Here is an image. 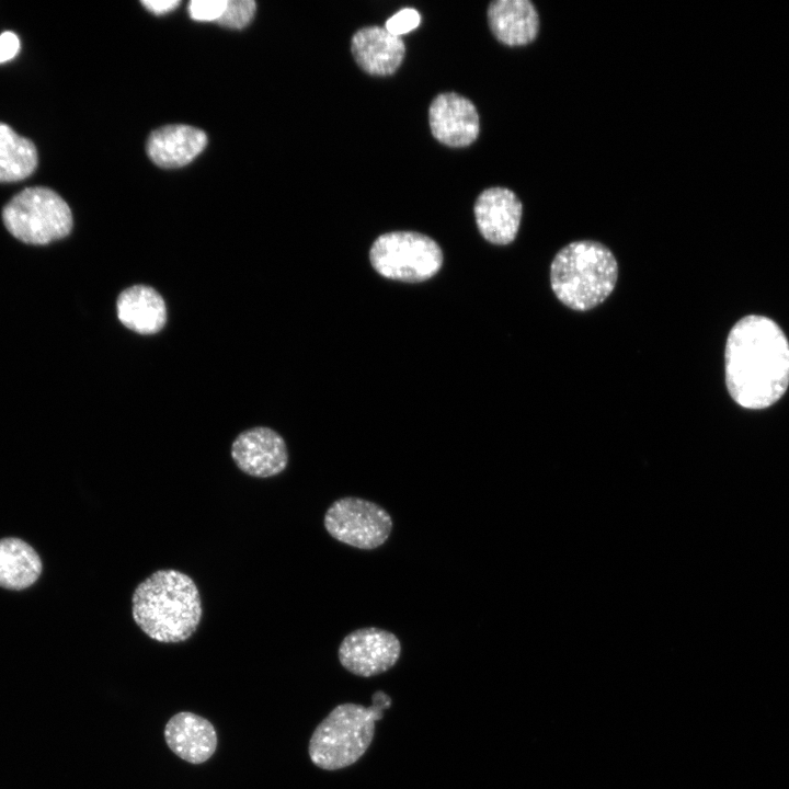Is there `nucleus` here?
Wrapping results in <instances>:
<instances>
[{
  "mask_svg": "<svg viewBox=\"0 0 789 789\" xmlns=\"http://www.w3.org/2000/svg\"><path fill=\"white\" fill-rule=\"evenodd\" d=\"M725 384L731 398L746 409L778 401L789 384V343L779 325L750 315L730 330L725 344Z\"/></svg>",
  "mask_w": 789,
  "mask_h": 789,
  "instance_id": "1",
  "label": "nucleus"
},
{
  "mask_svg": "<svg viewBox=\"0 0 789 789\" xmlns=\"http://www.w3.org/2000/svg\"><path fill=\"white\" fill-rule=\"evenodd\" d=\"M135 624L150 639L180 643L197 630L203 606L198 587L184 572L161 569L140 582L132 595Z\"/></svg>",
  "mask_w": 789,
  "mask_h": 789,
  "instance_id": "2",
  "label": "nucleus"
},
{
  "mask_svg": "<svg viewBox=\"0 0 789 789\" xmlns=\"http://www.w3.org/2000/svg\"><path fill=\"white\" fill-rule=\"evenodd\" d=\"M618 264L613 252L594 240L563 247L550 265V284L567 307L586 311L601 305L614 290Z\"/></svg>",
  "mask_w": 789,
  "mask_h": 789,
  "instance_id": "3",
  "label": "nucleus"
},
{
  "mask_svg": "<svg viewBox=\"0 0 789 789\" xmlns=\"http://www.w3.org/2000/svg\"><path fill=\"white\" fill-rule=\"evenodd\" d=\"M390 704L388 695L376 691L369 707L354 702L336 706L316 727L309 740L308 754L313 765L338 770L356 763L374 739L375 722L382 718Z\"/></svg>",
  "mask_w": 789,
  "mask_h": 789,
  "instance_id": "4",
  "label": "nucleus"
},
{
  "mask_svg": "<svg viewBox=\"0 0 789 789\" xmlns=\"http://www.w3.org/2000/svg\"><path fill=\"white\" fill-rule=\"evenodd\" d=\"M2 220L14 238L39 245L67 237L73 224L68 204L44 186L27 187L13 196L2 210Z\"/></svg>",
  "mask_w": 789,
  "mask_h": 789,
  "instance_id": "5",
  "label": "nucleus"
},
{
  "mask_svg": "<svg viewBox=\"0 0 789 789\" xmlns=\"http://www.w3.org/2000/svg\"><path fill=\"white\" fill-rule=\"evenodd\" d=\"M373 267L382 276L422 282L443 264V252L430 237L415 231H391L377 237L369 251Z\"/></svg>",
  "mask_w": 789,
  "mask_h": 789,
  "instance_id": "6",
  "label": "nucleus"
},
{
  "mask_svg": "<svg viewBox=\"0 0 789 789\" xmlns=\"http://www.w3.org/2000/svg\"><path fill=\"white\" fill-rule=\"evenodd\" d=\"M323 523L334 539L364 550L381 546L392 529L391 516L384 507L354 496L334 501L328 508Z\"/></svg>",
  "mask_w": 789,
  "mask_h": 789,
  "instance_id": "7",
  "label": "nucleus"
},
{
  "mask_svg": "<svg viewBox=\"0 0 789 789\" xmlns=\"http://www.w3.org/2000/svg\"><path fill=\"white\" fill-rule=\"evenodd\" d=\"M401 644L390 631L367 627L348 633L341 642V665L354 675L369 677L390 670L398 662Z\"/></svg>",
  "mask_w": 789,
  "mask_h": 789,
  "instance_id": "8",
  "label": "nucleus"
},
{
  "mask_svg": "<svg viewBox=\"0 0 789 789\" xmlns=\"http://www.w3.org/2000/svg\"><path fill=\"white\" fill-rule=\"evenodd\" d=\"M230 453L237 467L255 478L277 476L288 464L284 438L274 430L264 426L241 432L232 442Z\"/></svg>",
  "mask_w": 789,
  "mask_h": 789,
  "instance_id": "9",
  "label": "nucleus"
},
{
  "mask_svg": "<svg viewBox=\"0 0 789 789\" xmlns=\"http://www.w3.org/2000/svg\"><path fill=\"white\" fill-rule=\"evenodd\" d=\"M433 137L448 147L471 145L480 132L479 114L473 103L455 92L436 95L428 107Z\"/></svg>",
  "mask_w": 789,
  "mask_h": 789,
  "instance_id": "10",
  "label": "nucleus"
},
{
  "mask_svg": "<svg viewBox=\"0 0 789 789\" xmlns=\"http://www.w3.org/2000/svg\"><path fill=\"white\" fill-rule=\"evenodd\" d=\"M473 211L478 229L487 241L499 245L514 241L523 205L513 191L501 186L482 191L476 199Z\"/></svg>",
  "mask_w": 789,
  "mask_h": 789,
  "instance_id": "11",
  "label": "nucleus"
},
{
  "mask_svg": "<svg viewBox=\"0 0 789 789\" xmlns=\"http://www.w3.org/2000/svg\"><path fill=\"white\" fill-rule=\"evenodd\" d=\"M168 747L191 764H202L216 752L218 739L213 723L190 711L172 716L163 731Z\"/></svg>",
  "mask_w": 789,
  "mask_h": 789,
  "instance_id": "12",
  "label": "nucleus"
},
{
  "mask_svg": "<svg viewBox=\"0 0 789 789\" xmlns=\"http://www.w3.org/2000/svg\"><path fill=\"white\" fill-rule=\"evenodd\" d=\"M351 52L358 67L371 76H390L401 66L405 45L400 36L385 27L370 25L356 31Z\"/></svg>",
  "mask_w": 789,
  "mask_h": 789,
  "instance_id": "13",
  "label": "nucleus"
},
{
  "mask_svg": "<svg viewBox=\"0 0 789 789\" xmlns=\"http://www.w3.org/2000/svg\"><path fill=\"white\" fill-rule=\"evenodd\" d=\"M487 16L493 35L508 46L529 44L539 32V14L529 0H494Z\"/></svg>",
  "mask_w": 789,
  "mask_h": 789,
  "instance_id": "14",
  "label": "nucleus"
},
{
  "mask_svg": "<svg viewBox=\"0 0 789 789\" xmlns=\"http://www.w3.org/2000/svg\"><path fill=\"white\" fill-rule=\"evenodd\" d=\"M116 313L124 327L139 334L160 332L168 319L163 297L153 287L142 284L119 293Z\"/></svg>",
  "mask_w": 789,
  "mask_h": 789,
  "instance_id": "15",
  "label": "nucleus"
},
{
  "mask_svg": "<svg viewBox=\"0 0 789 789\" xmlns=\"http://www.w3.org/2000/svg\"><path fill=\"white\" fill-rule=\"evenodd\" d=\"M207 144L206 134L187 125H168L151 133L147 153L153 163L172 169L188 164Z\"/></svg>",
  "mask_w": 789,
  "mask_h": 789,
  "instance_id": "16",
  "label": "nucleus"
},
{
  "mask_svg": "<svg viewBox=\"0 0 789 789\" xmlns=\"http://www.w3.org/2000/svg\"><path fill=\"white\" fill-rule=\"evenodd\" d=\"M42 562L37 552L19 538L0 540V586L23 590L41 575Z\"/></svg>",
  "mask_w": 789,
  "mask_h": 789,
  "instance_id": "17",
  "label": "nucleus"
},
{
  "mask_svg": "<svg viewBox=\"0 0 789 789\" xmlns=\"http://www.w3.org/2000/svg\"><path fill=\"white\" fill-rule=\"evenodd\" d=\"M37 165L35 145L10 126L0 123V182H16L30 176Z\"/></svg>",
  "mask_w": 789,
  "mask_h": 789,
  "instance_id": "18",
  "label": "nucleus"
},
{
  "mask_svg": "<svg viewBox=\"0 0 789 789\" xmlns=\"http://www.w3.org/2000/svg\"><path fill=\"white\" fill-rule=\"evenodd\" d=\"M255 7L256 4L252 0H227L225 10L217 23L230 28H242L252 20Z\"/></svg>",
  "mask_w": 789,
  "mask_h": 789,
  "instance_id": "19",
  "label": "nucleus"
},
{
  "mask_svg": "<svg viewBox=\"0 0 789 789\" xmlns=\"http://www.w3.org/2000/svg\"><path fill=\"white\" fill-rule=\"evenodd\" d=\"M421 23L420 13L413 8H403L386 21L385 28L397 36L415 30Z\"/></svg>",
  "mask_w": 789,
  "mask_h": 789,
  "instance_id": "20",
  "label": "nucleus"
},
{
  "mask_svg": "<svg viewBox=\"0 0 789 789\" xmlns=\"http://www.w3.org/2000/svg\"><path fill=\"white\" fill-rule=\"evenodd\" d=\"M227 0H193L188 4V13L193 20L202 22L218 21Z\"/></svg>",
  "mask_w": 789,
  "mask_h": 789,
  "instance_id": "21",
  "label": "nucleus"
},
{
  "mask_svg": "<svg viewBox=\"0 0 789 789\" xmlns=\"http://www.w3.org/2000/svg\"><path fill=\"white\" fill-rule=\"evenodd\" d=\"M20 50V39L13 32L0 34V64L11 60Z\"/></svg>",
  "mask_w": 789,
  "mask_h": 789,
  "instance_id": "22",
  "label": "nucleus"
},
{
  "mask_svg": "<svg viewBox=\"0 0 789 789\" xmlns=\"http://www.w3.org/2000/svg\"><path fill=\"white\" fill-rule=\"evenodd\" d=\"M145 8L156 15L165 14L174 10L179 4V0H145L141 2Z\"/></svg>",
  "mask_w": 789,
  "mask_h": 789,
  "instance_id": "23",
  "label": "nucleus"
}]
</instances>
